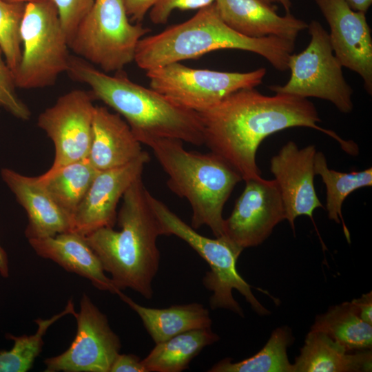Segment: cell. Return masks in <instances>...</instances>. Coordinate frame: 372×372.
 <instances>
[{
    "label": "cell",
    "instance_id": "obj_1",
    "mask_svg": "<svg viewBox=\"0 0 372 372\" xmlns=\"http://www.w3.org/2000/svg\"><path fill=\"white\" fill-rule=\"evenodd\" d=\"M205 144L234 169L243 180L260 177L256 155L271 134L293 127H309L336 140L353 155L358 149L332 130L324 129L314 104L306 98L287 94L264 95L255 88L237 90L207 108L196 112Z\"/></svg>",
    "mask_w": 372,
    "mask_h": 372
},
{
    "label": "cell",
    "instance_id": "obj_2",
    "mask_svg": "<svg viewBox=\"0 0 372 372\" xmlns=\"http://www.w3.org/2000/svg\"><path fill=\"white\" fill-rule=\"evenodd\" d=\"M149 194L140 176L122 197L116 217L121 229L105 227L84 236L115 287L132 289L146 299L153 296L152 282L159 268L156 240L166 235Z\"/></svg>",
    "mask_w": 372,
    "mask_h": 372
},
{
    "label": "cell",
    "instance_id": "obj_3",
    "mask_svg": "<svg viewBox=\"0 0 372 372\" xmlns=\"http://www.w3.org/2000/svg\"><path fill=\"white\" fill-rule=\"evenodd\" d=\"M66 72L74 81L87 85L94 99L123 118L140 143L152 137L204 144L203 125L196 112L133 82L123 70L110 75L71 55Z\"/></svg>",
    "mask_w": 372,
    "mask_h": 372
},
{
    "label": "cell",
    "instance_id": "obj_4",
    "mask_svg": "<svg viewBox=\"0 0 372 372\" xmlns=\"http://www.w3.org/2000/svg\"><path fill=\"white\" fill-rule=\"evenodd\" d=\"M294 48L295 42L287 39L273 36L251 38L236 32L221 19L214 3L183 23L143 37L134 61L147 71L212 51L234 49L260 55L276 70L285 71Z\"/></svg>",
    "mask_w": 372,
    "mask_h": 372
},
{
    "label": "cell",
    "instance_id": "obj_5",
    "mask_svg": "<svg viewBox=\"0 0 372 372\" xmlns=\"http://www.w3.org/2000/svg\"><path fill=\"white\" fill-rule=\"evenodd\" d=\"M183 141L148 137L141 143L149 146L167 174L169 189L189 202L191 227L206 225L215 237L223 236V210L241 176L213 152L185 149Z\"/></svg>",
    "mask_w": 372,
    "mask_h": 372
},
{
    "label": "cell",
    "instance_id": "obj_6",
    "mask_svg": "<svg viewBox=\"0 0 372 372\" xmlns=\"http://www.w3.org/2000/svg\"><path fill=\"white\" fill-rule=\"evenodd\" d=\"M149 201L166 236L175 235L183 240L209 265L210 271L206 272L203 282L212 292L209 299L212 309H228L243 317V311L232 294L233 289H236L258 315L270 313L237 271L236 263L243 251L242 247L225 236L209 238L200 235L151 194Z\"/></svg>",
    "mask_w": 372,
    "mask_h": 372
},
{
    "label": "cell",
    "instance_id": "obj_7",
    "mask_svg": "<svg viewBox=\"0 0 372 372\" xmlns=\"http://www.w3.org/2000/svg\"><path fill=\"white\" fill-rule=\"evenodd\" d=\"M20 34L22 52L14 74L16 87L36 89L53 85L59 76L67 72L71 55L52 0L26 3Z\"/></svg>",
    "mask_w": 372,
    "mask_h": 372
},
{
    "label": "cell",
    "instance_id": "obj_8",
    "mask_svg": "<svg viewBox=\"0 0 372 372\" xmlns=\"http://www.w3.org/2000/svg\"><path fill=\"white\" fill-rule=\"evenodd\" d=\"M149 32L130 22L123 0H94L69 47L103 72H116L134 61L139 41Z\"/></svg>",
    "mask_w": 372,
    "mask_h": 372
},
{
    "label": "cell",
    "instance_id": "obj_9",
    "mask_svg": "<svg viewBox=\"0 0 372 372\" xmlns=\"http://www.w3.org/2000/svg\"><path fill=\"white\" fill-rule=\"evenodd\" d=\"M307 29L311 36L309 43L300 53H292L289 56V81L283 85L268 87L276 93L327 100L340 112L350 113L353 109V90L333 52L328 32L316 20L308 24Z\"/></svg>",
    "mask_w": 372,
    "mask_h": 372
},
{
    "label": "cell",
    "instance_id": "obj_10",
    "mask_svg": "<svg viewBox=\"0 0 372 372\" xmlns=\"http://www.w3.org/2000/svg\"><path fill=\"white\" fill-rule=\"evenodd\" d=\"M265 68L248 72L194 69L180 62L146 71L151 89L174 103L198 112L217 103L229 94L260 85Z\"/></svg>",
    "mask_w": 372,
    "mask_h": 372
},
{
    "label": "cell",
    "instance_id": "obj_11",
    "mask_svg": "<svg viewBox=\"0 0 372 372\" xmlns=\"http://www.w3.org/2000/svg\"><path fill=\"white\" fill-rule=\"evenodd\" d=\"M76 336L61 354L44 360L45 372H110L121 348L119 337L111 329L107 316L83 293Z\"/></svg>",
    "mask_w": 372,
    "mask_h": 372
},
{
    "label": "cell",
    "instance_id": "obj_12",
    "mask_svg": "<svg viewBox=\"0 0 372 372\" xmlns=\"http://www.w3.org/2000/svg\"><path fill=\"white\" fill-rule=\"evenodd\" d=\"M91 92L73 90L60 96L41 112L37 125L54 145L51 174L70 163L87 158L92 134L95 105Z\"/></svg>",
    "mask_w": 372,
    "mask_h": 372
},
{
    "label": "cell",
    "instance_id": "obj_13",
    "mask_svg": "<svg viewBox=\"0 0 372 372\" xmlns=\"http://www.w3.org/2000/svg\"><path fill=\"white\" fill-rule=\"evenodd\" d=\"M285 219V207L275 180L261 176L245 180L234 209L224 220L223 236L243 249L263 242Z\"/></svg>",
    "mask_w": 372,
    "mask_h": 372
},
{
    "label": "cell",
    "instance_id": "obj_14",
    "mask_svg": "<svg viewBox=\"0 0 372 372\" xmlns=\"http://www.w3.org/2000/svg\"><path fill=\"white\" fill-rule=\"evenodd\" d=\"M327 21L333 52L342 67L358 74L372 94V37L365 13L344 0H314Z\"/></svg>",
    "mask_w": 372,
    "mask_h": 372
},
{
    "label": "cell",
    "instance_id": "obj_15",
    "mask_svg": "<svg viewBox=\"0 0 372 372\" xmlns=\"http://www.w3.org/2000/svg\"><path fill=\"white\" fill-rule=\"evenodd\" d=\"M149 159V154L143 151L127 165L99 171L73 216L72 231L86 236L101 227H113L119 200L132 183L142 176Z\"/></svg>",
    "mask_w": 372,
    "mask_h": 372
},
{
    "label": "cell",
    "instance_id": "obj_16",
    "mask_svg": "<svg viewBox=\"0 0 372 372\" xmlns=\"http://www.w3.org/2000/svg\"><path fill=\"white\" fill-rule=\"evenodd\" d=\"M314 145L299 149L289 141L270 161V171L279 188L287 219L294 231L295 219L307 216L312 220L313 211L323 207L314 186Z\"/></svg>",
    "mask_w": 372,
    "mask_h": 372
},
{
    "label": "cell",
    "instance_id": "obj_17",
    "mask_svg": "<svg viewBox=\"0 0 372 372\" xmlns=\"http://www.w3.org/2000/svg\"><path fill=\"white\" fill-rule=\"evenodd\" d=\"M1 176L26 211L28 223L25 235L28 239L72 231L70 218L54 201L37 176H25L9 168H2Z\"/></svg>",
    "mask_w": 372,
    "mask_h": 372
},
{
    "label": "cell",
    "instance_id": "obj_18",
    "mask_svg": "<svg viewBox=\"0 0 372 372\" xmlns=\"http://www.w3.org/2000/svg\"><path fill=\"white\" fill-rule=\"evenodd\" d=\"M221 19L232 30L251 38L277 37L295 42L308 23L290 12L279 15L261 0H216Z\"/></svg>",
    "mask_w": 372,
    "mask_h": 372
},
{
    "label": "cell",
    "instance_id": "obj_19",
    "mask_svg": "<svg viewBox=\"0 0 372 372\" xmlns=\"http://www.w3.org/2000/svg\"><path fill=\"white\" fill-rule=\"evenodd\" d=\"M28 242L37 255L88 279L99 290L115 294L121 291L105 274L101 262L83 235L69 231L54 236L28 239Z\"/></svg>",
    "mask_w": 372,
    "mask_h": 372
},
{
    "label": "cell",
    "instance_id": "obj_20",
    "mask_svg": "<svg viewBox=\"0 0 372 372\" xmlns=\"http://www.w3.org/2000/svg\"><path fill=\"white\" fill-rule=\"evenodd\" d=\"M143 150L127 122L107 107L95 105L87 159L98 171L123 166Z\"/></svg>",
    "mask_w": 372,
    "mask_h": 372
},
{
    "label": "cell",
    "instance_id": "obj_21",
    "mask_svg": "<svg viewBox=\"0 0 372 372\" xmlns=\"http://www.w3.org/2000/svg\"><path fill=\"white\" fill-rule=\"evenodd\" d=\"M292 364L293 372L371 371L372 353L349 351L325 333L311 330Z\"/></svg>",
    "mask_w": 372,
    "mask_h": 372
},
{
    "label": "cell",
    "instance_id": "obj_22",
    "mask_svg": "<svg viewBox=\"0 0 372 372\" xmlns=\"http://www.w3.org/2000/svg\"><path fill=\"white\" fill-rule=\"evenodd\" d=\"M117 295L139 316L155 344L185 331L211 327L209 311L202 304L193 302L168 308H149L135 302L121 291Z\"/></svg>",
    "mask_w": 372,
    "mask_h": 372
},
{
    "label": "cell",
    "instance_id": "obj_23",
    "mask_svg": "<svg viewBox=\"0 0 372 372\" xmlns=\"http://www.w3.org/2000/svg\"><path fill=\"white\" fill-rule=\"evenodd\" d=\"M219 340L211 327L185 331L156 344L142 362L147 372H180L205 347Z\"/></svg>",
    "mask_w": 372,
    "mask_h": 372
},
{
    "label": "cell",
    "instance_id": "obj_24",
    "mask_svg": "<svg viewBox=\"0 0 372 372\" xmlns=\"http://www.w3.org/2000/svg\"><path fill=\"white\" fill-rule=\"evenodd\" d=\"M311 330L325 333L349 351L371 349L372 325L360 318L353 301L331 307L317 316Z\"/></svg>",
    "mask_w": 372,
    "mask_h": 372
},
{
    "label": "cell",
    "instance_id": "obj_25",
    "mask_svg": "<svg viewBox=\"0 0 372 372\" xmlns=\"http://www.w3.org/2000/svg\"><path fill=\"white\" fill-rule=\"evenodd\" d=\"M98 172L85 158L37 178L72 223L73 216Z\"/></svg>",
    "mask_w": 372,
    "mask_h": 372
},
{
    "label": "cell",
    "instance_id": "obj_26",
    "mask_svg": "<svg viewBox=\"0 0 372 372\" xmlns=\"http://www.w3.org/2000/svg\"><path fill=\"white\" fill-rule=\"evenodd\" d=\"M314 172L316 175L321 176L326 187V209L329 218L337 223L342 220L344 235L350 242L349 231L342 214V205L345 198L355 190L372 185V168L349 173L330 169L323 153L316 152Z\"/></svg>",
    "mask_w": 372,
    "mask_h": 372
},
{
    "label": "cell",
    "instance_id": "obj_27",
    "mask_svg": "<svg viewBox=\"0 0 372 372\" xmlns=\"http://www.w3.org/2000/svg\"><path fill=\"white\" fill-rule=\"evenodd\" d=\"M293 342L291 331L287 327L276 329L265 345L253 356L233 362L224 358L215 364L209 372H293L287 348Z\"/></svg>",
    "mask_w": 372,
    "mask_h": 372
},
{
    "label": "cell",
    "instance_id": "obj_28",
    "mask_svg": "<svg viewBox=\"0 0 372 372\" xmlns=\"http://www.w3.org/2000/svg\"><path fill=\"white\" fill-rule=\"evenodd\" d=\"M75 313L74 304L69 300L64 309L50 318H37V332L20 336L8 333L6 338L13 341L12 347L0 351V372H26L31 369L43 346V336L49 327L60 318Z\"/></svg>",
    "mask_w": 372,
    "mask_h": 372
},
{
    "label": "cell",
    "instance_id": "obj_29",
    "mask_svg": "<svg viewBox=\"0 0 372 372\" xmlns=\"http://www.w3.org/2000/svg\"><path fill=\"white\" fill-rule=\"evenodd\" d=\"M25 5L0 0V47L13 75L21 58L20 28Z\"/></svg>",
    "mask_w": 372,
    "mask_h": 372
},
{
    "label": "cell",
    "instance_id": "obj_30",
    "mask_svg": "<svg viewBox=\"0 0 372 372\" xmlns=\"http://www.w3.org/2000/svg\"><path fill=\"white\" fill-rule=\"evenodd\" d=\"M16 88L13 73L0 47V107L19 120L28 121L31 116V112L19 97Z\"/></svg>",
    "mask_w": 372,
    "mask_h": 372
},
{
    "label": "cell",
    "instance_id": "obj_31",
    "mask_svg": "<svg viewBox=\"0 0 372 372\" xmlns=\"http://www.w3.org/2000/svg\"><path fill=\"white\" fill-rule=\"evenodd\" d=\"M52 1L57 8L62 27L70 45L79 24L92 6L94 0Z\"/></svg>",
    "mask_w": 372,
    "mask_h": 372
},
{
    "label": "cell",
    "instance_id": "obj_32",
    "mask_svg": "<svg viewBox=\"0 0 372 372\" xmlns=\"http://www.w3.org/2000/svg\"><path fill=\"white\" fill-rule=\"evenodd\" d=\"M215 1L216 0H158L150 9L149 17L154 24H164L174 10H200Z\"/></svg>",
    "mask_w": 372,
    "mask_h": 372
},
{
    "label": "cell",
    "instance_id": "obj_33",
    "mask_svg": "<svg viewBox=\"0 0 372 372\" xmlns=\"http://www.w3.org/2000/svg\"><path fill=\"white\" fill-rule=\"evenodd\" d=\"M110 372H147L139 357L134 354L118 353Z\"/></svg>",
    "mask_w": 372,
    "mask_h": 372
},
{
    "label": "cell",
    "instance_id": "obj_34",
    "mask_svg": "<svg viewBox=\"0 0 372 372\" xmlns=\"http://www.w3.org/2000/svg\"><path fill=\"white\" fill-rule=\"evenodd\" d=\"M158 0H123L130 21H141Z\"/></svg>",
    "mask_w": 372,
    "mask_h": 372
},
{
    "label": "cell",
    "instance_id": "obj_35",
    "mask_svg": "<svg viewBox=\"0 0 372 372\" xmlns=\"http://www.w3.org/2000/svg\"><path fill=\"white\" fill-rule=\"evenodd\" d=\"M355 304L360 318L372 325V292L363 294L360 298L352 300Z\"/></svg>",
    "mask_w": 372,
    "mask_h": 372
},
{
    "label": "cell",
    "instance_id": "obj_36",
    "mask_svg": "<svg viewBox=\"0 0 372 372\" xmlns=\"http://www.w3.org/2000/svg\"><path fill=\"white\" fill-rule=\"evenodd\" d=\"M349 6L355 11L366 13L372 4V0H344Z\"/></svg>",
    "mask_w": 372,
    "mask_h": 372
},
{
    "label": "cell",
    "instance_id": "obj_37",
    "mask_svg": "<svg viewBox=\"0 0 372 372\" xmlns=\"http://www.w3.org/2000/svg\"><path fill=\"white\" fill-rule=\"evenodd\" d=\"M9 262L7 253L0 245V274L3 278L9 276Z\"/></svg>",
    "mask_w": 372,
    "mask_h": 372
},
{
    "label": "cell",
    "instance_id": "obj_38",
    "mask_svg": "<svg viewBox=\"0 0 372 372\" xmlns=\"http://www.w3.org/2000/svg\"><path fill=\"white\" fill-rule=\"evenodd\" d=\"M276 1L279 2L283 6L287 13L290 12V8L291 6V0H276Z\"/></svg>",
    "mask_w": 372,
    "mask_h": 372
},
{
    "label": "cell",
    "instance_id": "obj_39",
    "mask_svg": "<svg viewBox=\"0 0 372 372\" xmlns=\"http://www.w3.org/2000/svg\"><path fill=\"white\" fill-rule=\"evenodd\" d=\"M8 3H27L29 2L36 1L39 0H3Z\"/></svg>",
    "mask_w": 372,
    "mask_h": 372
},
{
    "label": "cell",
    "instance_id": "obj_40",
    "mask_svg": "<svg viewBox=\"0 0 372 372\" xmlns=\"http://www.w3.org/2000/svg\"><path fill=\"white\" fill-rule=\"evenodd\" d=\"M269 6H273V3L276 2V0H261Z\"/></svg>",
    "mask_w": 372,
    "mask_h": 372
}]
</instances>
